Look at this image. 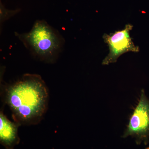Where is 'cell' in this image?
I'll return each mask as SVG.
<instances>
[{
  "label": "cell",
  "instance_id": "6da1fadb",
  "mask_svg": "<svg viewBox=\"0 0 149 149\" xmlns=\"http://www.w3.org/2000/svg\"><path fill=\"white\" fill-rule=\"evenodd\" d=\"M3 93L14 120L20 125L38 124L47 110V88L39 74H23L15 83L4 86Z\"/></svg>",
  "mask_w": 149,
  "mask_h": 149
},
{
  "label": "cell",
  "instance_id": "7a4b0ae2",
  "mask_svg": "<svg viewBox=\"0 0 149 149\" xmlns=\"http://www.w3.org/2000/svg\"><path fill=\"white\" fill-rule=\"evenodd\" d=\"M15 35L35 59L48 64L55 63L65 43L60 32L44 20H36L29 32Z\"/></svg>",
  "mask_w": 149,
  "mask_h": 149
},
{
  "label": "cell",
  "instance_id": "3957f363",
  "mask_svg": "<svg viewBox=\"0 0 149 149\" xmlns=\"http://www.w3.org/2000/svg\"><path fill=\"white\" fill-rule=\"evenodd\" d=\"M133 27L131 24H127L122 30L109 35L104 34L103 38L109 46V52L103 61L102 65H108L116 62L120 56L126 53L139 52V47L135 45L130 37V32Z\"/></svg>",
  "mask_w": 149,
  "mask_h": 149
},
{
  "label": "cell",
  "instance_id": "277c9868",
  "mask_svg": "<svg viewBox=\"0 0 149 149\" xmlns=\"http://www.w3.org/2000/svg\"><path fill=\"white\" fill-rule=\"evenodd\" d=\"M129 136L136 138L138 143L146 141L149 137V100L143 91L123 137Z\"/></svg>",
  "mask_w": 149,
  "mask_h": 149
},
{
  "label": "cell",
  "instance_id": "5b68a950",
  "mask_svg": "<svg viewBox=\"0 0 149 149\" xmlns=\"http://www.w3.org/2000/svg\"><path fill=\"white\" fill-rule=\"evenodd\" d=\"M20 125L15 122H12L4 114L0 113V142L6 149H14L19 143L18 127Z\"/></svg>",
  "mask_w": 149,
  "mask_h": 149
},
{
  "label": "cell",
  "instance_id": "8992f818",
  "mask_svg": "<svg viewBox=\"0 0 149 149\" xmlns=\"http://www.w3.org/2000/svg\"><path fill=\"white\" fill-rule=\"evenodd\" d=\"M20 11V9L14 10H10L6 8L2 3L1 1L0 3V22L1 26L3 24L5 21L10 18L12 17L18 13Z\"/></svg>",
  "mask_w": 149,
  "mask_h": 149
},
{
  "label": "cell",
  "instance_id": "52a82bcc",
  "mask_svg": "<svg viewBox=\"0 0 149 149\" xmlns=\"http://www.w3.org/2000/svg\"><path fill=\"white\" fill-rule=\"evenodd\" d=\"M148 149H149V148H148Z\"/></svg>",
  "mask_w": 149,
  "mask_h": 149
}]
</instances>
